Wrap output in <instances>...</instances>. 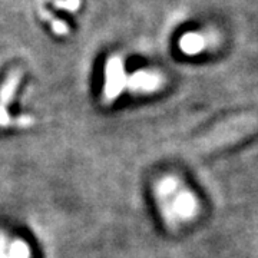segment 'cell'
<instances>
[{
	"instance_id": "obj_7",
	"label": "cell",
	"mask_w": 258,
	"mask_h": 258,
	"mask_svg": "<svg viewBox=\"0 0 258 258\" xmlns=\"http://www.w3.org/2000/svg\"><path fill=\"white\" fill-rule=\"evenodd\" d=\"M56 8H62V9H68L71 12L79 9L81 6V0H57L55 2Z\"/></svg>"
},
{
	"instance_id": "obj_5",
	"label": "cell",
	"mask_w": 258,
	"mask_h": 258,
	"mask_svg": "<svg viewBox=\"0 0 258 258\" xmlns=\"http://www.w3.org/2000/svg\"><path fill=\"white\" fill-rule=\"evenodd\" d=\"M181 49L188 55H195L198 52H201L205 46V39L198 33H186L181 37Z\"/></svg>"
},
{
	"instance_id": "obj_6",
	"label": "cell",
	"mask_w": 258,
	"mask_h": 258,
	"mask_svg": "<svg viewBox=\"0 0 258 258\" xmlns=\"http://www.w3.org/2000/svg\"><path fill=\"white\" fill-rule=\"evenodd\" d=\"M12 255L13 258H29V248L25 242H15L12 247Z\"/></svg>"
},
{
	"instance_id": "obj_2",
	"label": "cell",
	"mask_w": 258,
	"mask_h": 258,
	"mask_svg": "<svg viewBox=\"0 0 258 258\" xmlns=\"http://www.w3.org/2000/svg\"><path fill=\"white\" fill-rule=\"evenodd\" d=\"M20 79H22V71L15 69L10 72L8 79L0 88V126H9L12 123V119L8 113V105L12 102L16 93Z\"/></svg>"
},
{
	"instance_id": "obj_3",
	"label": "cell",
	"mask_w": 258,
	"mask_h": 258,
	"mask_svg": "<svg viewBox=\"0 0 258 258\" xmlns=\"http://www.w3.org/2000/svg\"><path fill=\"white\" fill-rule=\"evenodd\" d=\"M131 89L134 91H147L151 92L154 89L159 88L161 85V76L157 74H152V72H138V74L132 75L131 78H128L126 81Z\"/></svg>"
},
{
	"instance_id": "obj_4",
	"label": "cell",
	"mask_w": 258,
	"mask_h": 258,
	"mask_svg": "<svg viewBox=\"0 0 258 258\" xmlns=\"http://www.w3.org/2000/svg\"><path fill=\"white\" fill-rule=\"evenodd\" d=\"M172 215H178L184 220L191 218L194 214L197 212V200L191 192H179L176 194L174 205L171 207Z\"/></svg>"
},
{
	"instance_id": "obj_8",
	"label": "cell",
	"mask_w": 258,
	"mask_h": 258,
	"mask_svg": "<svg viewBox=\"0 0 258 258\" xmlns=\"http://www.w3.org/2000/svg\"><path fill=\"white\" fill-rule=\"evenodd\" d=\"M52 29H53V32H55L56 35H66L69 32V28L60 20H53L52 22Z\"/></svg>"
},
{
	"instance_id": "obj_1",
	"label": "cell",
	"mask_w": 258,
	"mask_h": 258,
	"mask_svg": "<svg viewBox=\"0 0 258 258\" xmlns=\"http://www.w3.org/2000/svg\"><path fill=\"white\" fill-rule=\"evenodd\" d=\"M128 78L125 76L123 63L119 56H111L106 63V83H105V101L111 102L122 92V89L126 86Z\"/></svg>"
}]
</instances>
